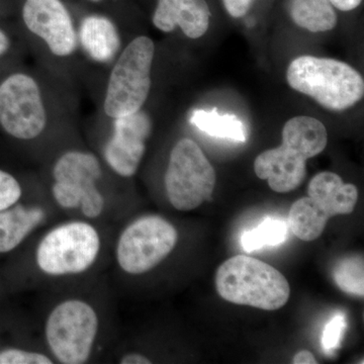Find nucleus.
Instances as JSON below:
<instances>
[{
    "label": "nucleus",
    "mask_w": 364,
    "mask_h": 364,
    "mask_svg": "<svg viewBox=\"0 0 364 364\" xmlns=\"http://www.w3.org/2000/svg\"><path fill=\"white\" fill-rule=\"evenodd\" d=\"M345 328L346 318L342 313L335 315L326 325L322 336V347L326 353H331L338 348Z\"/></svg>",
    "instance_id": "nucleus-21"
},
{
    "label": "nucleus",
    "mask_w": 364,
    "mask_h": 364,
    "mask_svg": "<svg viewBox=\"0 0 364 364\" xmlns=\"http://www.w3.org/2000/svg\"><path fill=\"white\" fill-rule=\"evenodd\" d=\"M176 228L158 215H146L124 230L117 246V260L124 272L142 274L156 267L176 247Z\"/></svg>",
    "instance_id": "nucleus-11"
},
{
    "label": "nucleus",
    "mask_w": 364,
    "mask_h": 364,
    "mask_svg": "<svg viewBox=\"0 0 364 364\" xmlns=\"http://www.w3.org/2000/svg\"><path fill=\"white\" fill-rule=\"evenodd\" d=\"M52 360L45 354L38 352L6 349L0 351V364H51Z\"/></svg>",
    "instance_id": "nucleus-23"
},
{
    "label": "nucleus",
    "mask_w": 364,
    "mask_h": 364,
    "mask_svg": "<svg viewBox=\"0 0 364 364\" xmlns=\"http://www.w3.org/2000/svg\"><path fill=\"white\" fill-rule=\"evenodd\" d=\"M154 57V42L146 36H139L122 50L107 79L105 116L114 119L143 109L150 95Z\"/></svg>",
    "instance_id": "nucleus-4"
},
{
    "label": "nucleus",
    "mask_w": 364,
    "mask_h": 364,
    "mask_svg": "<svg viewBox=\"0 0 364 364\" xmlns=\"http://www.w3.org/2000/svg\"><path fill=\"white\" fill-rule=\"evenodd\" d=\"M50 111L40 81L16 72L0 83V126L18 140L39 138L49 124Z\"/></svg>",
    "instance_id": "nucleus-6"
},
{
    "label": "nucleus",
    "mask_w": 364,
    "mask_h": 364,
    "mask_svg": "<svg viewBox=\"0 0 364 364\" xmlns=\"http://www.w3.org/2000/svg\"><path fill=\"white\" fill-rule=\"evenodd\" d=\"M11 45V39H9L7 33L0 30V57L4 56V55L9 51Z\"/></svg>",
    "instance_id": "nucleus-28"
},
{
    "label": "nucleus",
    "mask_w": 364,
    "mask_h": 364,
    "mask_svg": "<svg viewBox=\"0 0 364 364\" xmlns=\"http://www.w3.org/2000/svg\"><path fill=\"white\" fill-rule=\"evenodd\" d=\"M289 14L296 26L312 33L329 32L338 21L330 0H291Z\"/></svg>",
    "instance_id": "nucleus-17"
},
{
    "label": "nucleus",
    "mask_w": 364,
    "mask_h": 364,
    "mask_svg": "<svg viewBox=\"0 0 364 364\" xmlns=\"http://www.w3.org/2000/svg\"><path fill=\"white\" fill-rule=\"evenodd\" d=\"M254 0H223L227 13L234 18H243L248 13Z\"/></svg>",
    "instance_id": "nucleus-24"
},
{
    "label": "nucleus",
    "mask_w": 364,
    "mask_h": 364,
    "mask_svg": "<svg viewBox=\"0 0 364 364\" xmlns=\"http://www.w3.org/2000/svg\"><path fill=\"white\" fill-rule=\"evenodd\" d=\"M189 121L198 130L208 136L227 139L235 142L245 143L247 141L245 124L234 114H221L218 112L217 109L212 111L196 109L191 114Z\"/></svg>",
    "instance_id": "nucleus-18"
},
{
    "label": "nucleus",
    "mask_w": 364,
    "mask_h": 364,
    "mask_svg": "<svg viewBox=\"0 0 364 364\" xmlns=\"http://www.w3.org/2000/svg\"><path fill=\"white\" fill-rule=\"evenodd\" d=\"M287 80L294 90L312 97L330 111L350 109L364 95L361 74L335 59L298 57L287 68Z\"/></svg>",
    "instance_id": "nucleus-3"
},
{
    "label": "nucleus",
    "mask_w": 364,
    "mask_h": 364,
    "mask_svg": "<svg viewBox=\"0 0 364 364\" xmlns=\"http://www.w3.org/2000/svg\"><path fill=\"white\" fill-rule=\"evenodd\" d=\"M98 331L92 306L80 299L57 306L46 323V338L55 358L64 364L85 363L90 358Z\"/></svg>",
    "instance_id": "nucleus-9"
},
{
    "label": "nucleus",
    "mask_w": 364,
    "mask_h": 364,
    "mask_svg": "<svg viewBox=\"0 0 364 364\" xmlns=\"http://www.w3.org/2000/svg\"><path fill=\"white\" fill-rule=\"evenodd\" d=\"M333 6L341 11H351L360 6L363 0H330Z\"/></svg>",
    "instance_id": "nucleus-25"
},
{
    "label": "nucleus",
    "mask_w": 364,
    "mask_h": 364,
    "mask_svg": "<svg viewBox=\"0 0 364 364\" xmlns=\"http://www.w3.org/2000/svg\"><path fill=\"white\" fill-rule=\"evenodd\" d=\"M21 196V184L11 174L0 170V210L14 207Z\"/></svg>",
    "instance_id": "nucleus-22"
},
{
    "label": "nucleus",
    "mask_w": 364,
    "mask_h": 364,
    "mask_svg": "<svg viewBox=\"0 0 364 364\" xmlns=\"http://www.w3.org/2000/svg\"><path fill=\"white\" fill-rule=\"evenodd\" d=\"M23 21L53 57L67 59L77 52V28L61 0H26Z\"/></svg>",
    "instance_id": "nucleus-12"
},
{
    "label": "nucleus",
    "mask_w": 364,
    "mask_h": 364,
    "mask_svg": "<svg viewBox=\"0 0 364 364\" xmlns=\"http://www.w3.org/2000/svg\"><path fill=\"white\" fill-rule=\"evenodd\" d=\"M289 225L284 220L267 218L259 226L244 232L241 237L242 247L246 252L279 245L287 240Z\"/></svg>",
    "instance_id": "nucleus-19"
},
{
    "label": "nucleus",
    "mask_w": 364,
    "mask_h": 364,
    "mask_svg": "<svg viewBox=\"0 0 364 364\" xmlns=\"http://www.w3.org/2000/svg\"><path fill=\"white\" fill-rule=\"evenodd\" d=\"M77 37L79 47L86 56L100 65L114 63L123 50L116 23L100 14H91L81 21Z\"/></svg>",
    "instance_id": "nucleus-15"
},
{
    "label": "nucleus",
    "mask_w": 364,
    "mask_h": 364,
    "mask_svg": "<svg viewBox=\"0 0 364 364\" xmlns=\"http://www.w3.org/2000/svg\"><path fill=\"white\" fill-rule=\"evenodd\" d=\"M164 183L170 203L181 212L195 210L212 198L215 169L195 141L183 138L172 148Z\"/></svg>",
    "instance_id": "nucleus-7"
},
{
    "label": "nucleus",
    "mask_w": 364,
    "mask_h": 364,
    "mask_svg": "<svg viewBox=\"0 0 364 364\" xmlns=\"http://www.w3.org/2000/svg\"><path fill=\"white\" fill-rule=\"evenodd\" d=\"M210 18L205 0H158L152 21L163 33L179 28L189 39H198L207 33Z\"/></svg>",
    "instance_id": "nucleus-14"
},
{
    "label": "nucleus",
    "mask_w": 364,
    "mask_h": 364,
    "mask_svg": "<svg viewBox=\"0 0 364 364\" xmlns=\"http://www.w3.org/2000/svg\"><path fill=\"white\" fill-rule=\"evenodd\" d=\"M114 133L105 147V159L122 177H132L138 171L146 152V143L152 132V121L143 109L117 119Z\"/></svg>",
    "instance_id": "nucleus-13"
},
{
    "label": "nucleus",
    "mask_w": 364,
    "mask_h": 364,
    "mask_svg": "<svg viewBox=\"0 0 364 364\" xmlns=\"http://www.w3.org/2000/svg\"><path fill=\"white\" fill-rule=\"evenodd\" d=\"M358 200V189L344 183L338 174L324 171L309 183L308 196L293 203L289 213V229L299 239L316 240L322 235L330 218L351 214Z\"/></svg>",
    "instance_id": "nucleus-5"
},
{
    "label": "nucleus",
    "mask_w": 364,
    "mask_h": 364,
    "mask_svg": "<svg viewBox=\"0 0 364 364\" xmlns=\"http://www.w3.org/2000/svg\"><path fill=\"white\" fill-rule=\"evenodd\" d=\"M122 364H150L151 360L142 354L139 353H129L122 358Z\"/></svg>",
    "instance_id": "nucleus-27"
},
{
    "label": "nucleus",
    "mask_w": 364,
    "mask_h": 364,
    "mask_svg": "<svg viewBox=\"0 0 364 364\" xmlns=\"http://www.w3.org/2000/svg\"><path fill=\"white\" fill-rule=\"evenodd\" d=\"M327 144L322 122L309 116L294 117L282 129V145L258 155L254 171L275 193H289L305 181L306 161L322 153Z\"/></svg>",
    "instance_id": "nucleus-1"
},
{
    "label": "nucleus",
    "mask_w": 364,
    "mask_h": 364,
    "mask_svg": "<svg viewBox=\"0 0 364 364\" xmlns=\"http://www.w3.org/2000/svg\"><path fill=\"white\" fill-rule=\"evenodd\" d=\"M293 363L294 364H317L318 361L312 352L308 350L299 351L294 355Z\"/></svg>",
    "instance_id": "nucleus-26"
},
{
    "label": "nucleus",
    "mask_w": 364,
    "mask_h": 364,
    "mask_svg": "<svg viewBox=\"0 0 364 364\" xmlns=\"http://www.w3.org/2000/svg\"><path fill=\"white\" fill-rule=\"evenodd\" d=\"M100 249L97 230L87 223L71 222L49 232L37 250L38 267L49 275L77 274L95 263Z\"/></svg>",
    "instance_id": "nucleus-10"
},
{
    "label": "nucleus",
    "mask_w": 364,
    "mask_h": 364,
    "mask_svg": "<svg viewBox=\"0 0 364 364\" xmlns=\"http://www.w3.org/2000/svg\"><path fill=\"white\" fill-rule=\"evenodd\" d=\"M364 263L360 255L345 257L335 265L333 277L337 287L350 296L363 298Z\"/></svg>",
    "instance_id": "nucleus-20"
},
{
    "label": "nucleus",
    "mask_w": 364,
    "mask_h": 364,
    "mask_svg": "<svg viewBox=\"0 0 364 364\" xmlns=\"http://www.w3.org/2000/svg\"><path fill=\"white\" fill-rule=\"evenodd\" d=\"M102 176V164L95 154L81 150L67 151L53 167V196L60 207H81L86 217L95 219L105 208L104 196L97 186Z\"/></svg>",
    "instance_id": "nucleus-8"
},
{
    "label": "nucleus",
    "mask_w": 364,
    "mask_h": 364,
    "mask_svg": "<svg viewBox=\"0 0 364 364\" xmlns=\"http://www.w3.org/2000/svg\"><path fill=\"white\" fill-rule=\"evenodd\" d=\"M90 1H92V2H100V1H102V0H90Z\"/></svg>",
    "instance_id": "nucleus-29"
},
{
    "label": "nucleus",
    "mask_w": 364,
    "mask_h": 364,
    "mask_svg": "<svg viewBox=\"0 0 364 364\" xmlns=\"http://www.w3.org/2000/svg\"><path fill=\"white\" fill-rule=\"evenodd\" d=\"M215 284L225 301L264 311L282 308L291 294L282 272L247 255L234 256L223 262L215 272Z\"/></svg>",
    "instance_id": "nucleus-2"
},
{
    "label": "nucleus",
    "mask_w": 364,
    "mask_h": 364,
    "mask_svg": "<svg viewBox=\"0 0 364 364\" xmlns=\"http://www.w3.org/2000/svg\"><path fill=\"white\" fill-rule=\"evenodd\" d=\"M44 219L45 212L41 208L18 205L0 210V253L18 247Z\"/></svg>",
    "instance_id": "nucleus-16"
}]
</instances>
